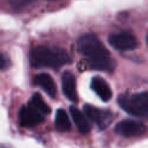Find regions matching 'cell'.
Returning <instances> with one entry per match:
<instances>
[{
  "instance_id": "52a82bcc",
  "label": "cell",
  "mask_w": 148,
  "mask_h": 148,
  "mask_svg": "<svg viewBox=\"0 0 148 148\" xmlns=\"http://www.w3.org/2000/svg\"><path fill=\"white\" fill-rule=\"evenodd\" d=\"M44 120V114H42L39 111H37L34 106L30 104L23 105L20 109L18 112V121L24 127H32L36 126Z\"/></svg>"
},
{
  "instance_id": "7c38bea8",
  "label": "cell",
  "mask_w": 148,
  "mask_h": 148,
  "mask_svg": "<svg viewBox=\"0 0 148 148\" xmlns=\"http://www.w3.org/2000/svg\"><path fill=\"white\" fill-rule=\"evenodd\" d=\"M54 125L56 128L60 132H67L71 130V121L69 118L66 113L65 110L59 109L56 113V119H54Z\"/></svg>"
},
{
  "instance_id": "8fae6325",
  "label": "cell",
  "mask_w": 148,
  "mask_h": 148,
  "mask_svg": "<svg viewBox=\"0 0 148 148\" xmlns=\"http://www.w3.org/2000/svg\"><path fill=\"white\" fill-rule=\"evenodd\" d=\"M35 84H37L38 87H40L50 97H54L57 95V87L56 83L53 81V79L45 73L38 74L35 76Z\"/></svg>"
},
{
  "instance_id": "3957f363",
  "label": "cell",
  "mask_w": 148,
  "mask_h": 148,
  "mask_svg": "<svg viewBox=\"0 0 148 148\" xmlns=\"http://www.w3.org/2000/svg\"><path fill=\"white\" fill-rule=\"evenodd\" d=\"M118 104L124 111L132 116L148 118V91L120 95L118 97Z\"/></svg>"
},
{
  "instance_id": "277c9868",
  "label": "cell",
  "mask_w": 148,
  "mask_h": 148,
  "mask_svg": "<svg viewBox=\"0 0 148 148\" xmlns=\"http://www.w3.org/2000/svg\"><path fill=\"white\" fill-rule=\"evenodd\" d=\"M83 112L90 121H92L94 124L97 125V127L99 130L106 128L113 119V114L109 110L98 109L90 104H86L83 106Z\"/></svg>"
},
{
  "instance_id": "5b68a950",
  "label": "cell",
  "mask_w": 148,
  "mask_h": 148,
  "mask_svg": "<svg viewBox=\"0 0 148 148\" xmlns=\"http://www.w3.org/2000/svg\"><path fill=\"white\" fill-rule=\"evenodd\" d=\"M114 131L119 135H123L126 138H132V136L143 135L146 133L147 128L141 121L133 120V119H124L116 125Z\"/></svg>"
},
{
  "instance_id": "5bb4252c",
  "label": "cell",
  "mask_w": 148,
  "mask_h": 148,
  "mask_svg": "<svg viewBox=\"0 0 148 148\" xmlns=\"http://www.w3.org/2000/svg\"><path fill=\"white\" fill-rule=\"evenodd\" d=\"M9 66H10V60H9V58H8L3 52L0 51V71H1V69H6V68H8Z\"/></svg>"
},
{
  "instance_id": "30bf717a",
  "label": "cell",
  "mask_w": 148,
  "mask_h": 148,
  "mask_svg": "<svg viewBox=\"0 0 148 148\" xmlns=\"http://www.w3.org/2000/svg\"><path fill=\"white\" fill-rule=\"evenodd\" d=\"M69 111H71L72 119H73L76 128L79 130V132L82 133V134L88 133L91 130V125H90V120L87 118V116L84 114V112L80 111L75 106H71L69 108Z\"/></svg>"
},
{
  "instance_id": "8992f818",
  "label": "cell",
  "mask_w": 148,
  "mask_h": 148,
  "mask_svg": "<svg viewBox=\"0 0 148 148\" xmlns=\"http://www.w3.org/2000/svg\"><path fill=\"white\" fill-rule=\"evenodd\" d=\"M109 43L113 49L119 50V51L134 50L139 44L136 37L134 35H132L131 32H126V31L110 35Z\"/></svg>"
},
{
  "instance_id": "9a60e30c",
  "label": "cell",
  "mask_w": 148,
  "mask_h": 148,
  "mask_svg": "<svg viewBox=\"0 0 148 148\" xmlns=\"http://www.w3.org/2000/svg\"><path fill=\"white\" fill-rule=\"evenodd\" d=\"M28 2H29V0H9V3L12 5V7H14L16 9L23 8Z\"/></svg>"
},
{
  "instance_id": "2e32d148",
  "label": "cell",
  "mask_w": 148,
  "mask_h": 148,
  "mask_svg": "<svg viewBox=\"0 0 148 148\" xmlns=\"http://www.w3.org/2000/svg\"><path fill=\"white\" fill-rule=\"evenodd\" d=\"M147 44H148V35H147Z\"/></svg>"
},
{
  "instance_id": "7a4b0ae2",
  "label": "cell",
  "mask_w": 148,
  "mask_h": 148,
  "mask_svg": "<svg viewBox=\"0 0 148 148\" xmlns=\"http://www.w3.org/2000/svg\"><path fill=\"white\" fill-rule=\"evenodd\" d=\"M69 61L68 53L60 47L39 45L30 52V64L35 68H59Z\"/></svg>"
},
{
  "instance_id": "4fadbf2b",
  "label": "cell",
  "mask_w": 148,
  "mask_h": 148,
  "mask_svg": "<svg viewBox=\"0 0 148 148\" xmlns=\"http://www.w3.org/2000/svg\"><path fill=\"white\" fill-rule=\"evenodd\" d=\"M29 104L31 106H34L37 111H39L44 116L45 114H49L50 111H51L50 106L44 102V99L42 98V96L39 94H34L32 97H31V99H30V102H29Z\"/></svg>"
},
{
  "instance_id": "9c48e42d",
  "label": "cell",
  "mask_w": 148,
  "mask_h": 148,
  "mask_svg": "<svg viewBox=\"0 0 148 148\" xmlns=\"http://www.w3.org/2000/svg\"><path fill=\"white\" fill-rule=\"evenodd\" d=\"M91 89L95 91V94L104 102H108L111 99L112 97V91L109 87V84L106 83L105 80H103L102 77L95 76L91 79V83H90Z\"/></svg>"
},
{
  "instance_id": "6da1fadb",
  "label": "cell",
  "mask_w": 148,
  "mask_h": 148,
  "mask_svg": "<svg viewBox=\"0 0 148 148\" xmlns=\"http://www.w3.org/2000/svg\"><path fill=\"white\" fill-rule=\"evenodd\" d=\"M77 50L87 59L90 68L104 72H112L114 62L109 51L94 34H84L77 40Z\"/></svg>"
},
{
  "instance_id": "ba28073f",
  "label": "cell",
  "mask_w": 148,
  "mask_h": 148,
  "mask_svg": "<svg viewBox=\"0 0 148 148\" xmlns=\"http://www.w3.org/2000/svg\"><path fill=\"white\" fill-rule=\"evenodd\" d=\"M61 86H62V92L64 95L72 102L77 101V94H76V84H75V77L74 74L69 71H66L61 76Z\"/></svg>"
}]
</instances>
